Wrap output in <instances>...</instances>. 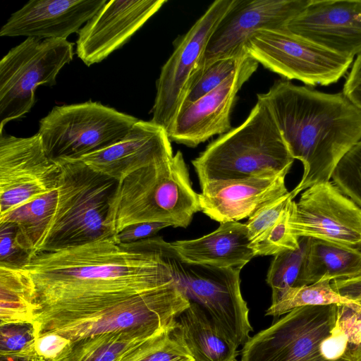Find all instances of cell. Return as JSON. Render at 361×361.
Returning <instances> with one entry per match:
<instances>
[{"instance_id": "9", "label": "cell", "mask_w": 361, "mask_h": 361, "mask_svg": "<svg viewBox=\"0 0 361 361\" xmlns=\"http://www.w3.org/2000/svg\"><path fill=\"white\" fill-rule=\"evenodd\" d=\"M338 305L292 310L250 338L243 348L241 361H330L323 343L336 326Z\"/></svg>"}, {"instance_id": "23", "label": "cell", "mask_w": 361, "mask_h": 361, "mask_svg": "<svg viewBox=\"0 0 361 361\" xmlns=\"http://www.w3.org/2000/svg\"><path fill=\"white\" fill-rule=\"evenodd\" d=\"M176 325L194 361H235L238 346L199 305L190 303Z\"/></svg>"}, {"instance_id": "19", "label": "cell", "mask_w": 361, "mask_h": 361, "mask_svg": "<svg viewBox=\"0 0 361 361\" xmlns=\"http://www.w3.org/2000/svg\"><path fill=\"white\" fill-rule=\"evenodd\" d=\"M106 0H30L13 13L0 30L1 37L25 36L66 39L78 33Z\"/></svg>"}, {"instance_id": "33", "label": "cell", "mask_w": 361, "mask_h": 361, "mask_svg": "<svg viewBox=\"0 0 361 361\" xmlns=\"http://www.w3.org/2000/svg\"><path fill=\"white\" fill-rule=\"evenodd\" d=\"M331 179L361 207V140L341 159Z\"/></svg>"}, {"instance_id": "35", "label": "cell", "mask_w": 361, "mask_h": 361, "mask_svg": "<svg viewBox=\"0 0 361 361\" xmlns=\"http://www.w3.org/2000/svg\"><path fill=\"white\" fill-rule=\"evenodd\" d=\"M292 200L293 199L289 192L264 205L249 217L246 225L251 243L259 238L279 220Z\"/></svg>"}, {"instance_id": "12", "label": "cell", "mask_w": 361, "mask_h": 361, "mask_svg": "<svg viewBox=\"0 0 361 361\" xmlns=\"http://www.w3.org/2000/svg\"><path fill=\"white\" fill-rule=\"evenodd\" d=\"M233 1L212 2L179 41L161 68L151 121L164 129L167 135L190 87L208 42Z\"/></svg>"}, {"instance_id": "38", "label": "cell", "mask_w": 361, "mask_h": 361, "mask_svg": "<svg viewBox=\"0 0 361 361\" xmlns=\"http://www.w3.org/2000/svg\"><path fill=\"white\" fill-rule=\"evenodd\" d=\"M170 226L161 222H145L130 225L122 231L113 236L118 243H131L142 239L148 238L159 231Z\"/></svg>"}, {"instance_id": "8", "label": "cell", "mask_w": 361, "mask_h": 361, "mask_svg": "<svg viewBox=\"0 0 361 361\" xmlns=\"http://www.w3.org/2000/svg\"><path fill=\"white\" fill-rule=\"evenodd\" d=\"M67 39L27 37L0 61V133L11 121L28 113L38 86H53L61 69L73 59Z\"/></svg>"}, {"instance_id": "16", "label": "cell", "mask_w": 361, "mask_h": 361, "mask_svg": "<svg viewBox=\"0 0 361 361\" xmlns=\"http://www.w3.org/2000/svg\"><path fill=\"white\" fill-rule=\"evenodd\" d=\"M258 65L248 54L237 71L218 87L194 102L182 105L168 134L170 140L195 147L215 135L230 131L237 93Z\"/></svg>"}, {"instance_id": "28", "label": "cell", "mask_w": 361, "mask_h": 361, "mask_svg": "<svg viewBox=\"0 0 361 361\" xmlns=\"http://www.w3.org/2000/svg\"><path fill=\"white\" fill-rule=\"evenodd\" d=\"M308 238L299 239L300 246L274 256L269 266L267 283L271 288V304L276 302L290 288L305 286L303 271Z\"/></svg>"}, {"instance_id": "3", "label": "cell", "mask_w": 361, "mask_h": 361, "mask_svg": "<svg viewBox=\"0 0 361 361\" xmlns=\"http://www.w3.org/2000/svg\"><path fill=\"white\" fill-rule=\"evenodd\" d=\"M201 211L182 153L142 168L118 181L106 224L113 235L139 223L186 228Z\"/></svg>"}, {"instance_id": "4", "label": "cell", "mask_w": 361, "mask_h": 361, "mask_svg": "<svg viewBox=\"0 0 361 361\" xmlns=\"http://www.w3.org/2000/svg\"><path fill=\"white\" fill-rule=\"evenodd\" d=\"M294 160L269 109L257 99L243 123L209 144L192 164L202 186L288 173Z\"/></svg>"}, {"instance_id": "30", "label": "cell", "mask_w": 361, "mask_h": 361, "mask_svg": "<svg viewBox=\"0 0 361 361\" xmlns=\"http://www.w3.org/2000/svg\"><path fill=\"white\" fill-rule=\"evenodd\" d=\"M289 207L290 204L274 225L251 243V247L255 256H275L299 247L300 238L291 232L289 226Z\"/></svg>"}, {"instance_id": "39", "label": "cell", "mask_w": 361, "mask_h": 361, "mask_svg": "<svg viewBox=\"0 0 361 361\" xmlns=\"http://www.w3.org/2000/svg\"><path fill=\"white\" fill-rule=\"evenodd\" d=\"M342 92L361 110V54L353 63Z\"/></svg>"}, {"instance_id": "24", "label": "cell", "mask_w": 361, "mask_h": 361, "mask_svg": "<svg viewBox=\"0 0 361 361\" xmlns=\"http://www.w3.org/2000/svg\"><path fill=\"white\" fill-rule=\"evenodd\" d=\"M168 329L143 326L88 337L73 343L68 353L56 361H122Z\"/></svg>"}, {"instance_id": "31", "label": "cell", "mask_w": 361, "mask_h": 361, "mask_svg": "<svg viewBox=\"0 0 361 361\" xmlns=\"http://www.w3.org/2000/svg\"><path fill=\"white\" fill-rule=\"evenodd\" d=\"M0 327L1 358H14L23 361L41 360L35 351L36 338L30 325L10 324Z\"/></svg>"}, {"instance_id": "18", "label": "cell", "mask_w": 361, "mask_h": 361, "mask_svg": "<svg viewBox=\"0 0 361 361\" xmlns=\"http://www.w3.org/2000/svg\"><path fill=\"white\" fill-rule=\"evenodd\" d=\"M286 29L353 59L361 54V0H310Z\"/></svg>"}, {"instance_id": "27", "label": "cell", "mask_w": 361, "mask_h": 361, "mask_svg": "<svg viewBox=\"0 0 361 361\" xmlns=\"http://www.w3.org/2000/svg\"><path fill=\"white\" fill-rule=\"evenodd\" d=\"M355 302L337 293L330 280H320L311 284L290 288L279 300L271 304L267 315L279 316L303 306L341 305Z\"/></svg>"}, {"instance_id": "1", "label": "cell", "mask_w": 361, "mask_h": 361, "mask_svg": "<svg viewBox=\"0 0 361 361\" xmlns=\"http://www.w3.org/2000/svg\"><path fill=\"white\" fill-rule=\"evenodd\" d=\"M161 237L118 243L114 237L33 255L30 274L39 309L35 338L76 317L97 312L173 281Z\"/></svg>"}, {"instance_id": "13", "label": "cell", "mask_w": 361, "mask_h": 361, "mask_svg": "<svg viewBox=\"0 0 361 361\" xmlns=\"http://www.w3.org/2000/svg\"><path fill=\"white\" fill-rule=\"evenodd\" d=\"M289 226L299 238L361 248V207L332 181L314 184L289 207Z\"/></svg>"}, {"instance_id": "10", "label": "cell", "mask_w": 361, "mask_h": 361, "mask_svg": "<svg viewBox=\"0 0 361 361\" xmlns=\"http://www.w3.org/2000/svg\"><path fill=\"white\" fill-rule=\"evenodd\" d=\"M247 52L259 63L285 80L306 86L337 82L353 59L334 53L285 29L257 32L246 44Z\"/></svg>"}, {"instance_id": "36", "label": "cell", "mask_w": 361, "mask_h": 361, "mask_svg": "<svg viewBox=\"0 0 361 361\" xmlns=\"http://www.w3.org/2000/svg\"><path fill=\"white\" fill-rule=\"evenodd\" d=\"M30 259L29 253L17 243L16 226L0 223V264L23 267Z\"/></svg>"}, {"instance_id": "41", "label": "cell", "mask_w": 361, "mask_h": 361, "mask_svg": "<svg viewBox=\"0 0 361 361\" xmlns=\"http://www.w3.org/2000/svg\"><path fill=\"white\" fill-rule=\"evenodd\" d=\"M2 361H23L21 360L18 359H14V358H1Z\"/></svg>"}, {"instance_id": "5", "label": "cell", "mask_w": 361, "mask_h": 361, "mask_svg": "<svg viewBox=\"0 0 361 361\" xmlns=\"http://www.w3.org/2000/svg\"><path fill=\"white\" fill-rule=\"evenodd\" d=\"M61 166L54 213L35 255L114 236L106 221L118 181L80 161Z\"/></svg>"}, {"instance_id": "21", "label": "cell", "mask_w": 361, "mask_h": 361, "mask_svg": "<svg viewBox=\"0 0 361 361\" xmlns=\"http://www.w3.org/2000/svg\"><path fill=\"white\" fill-rule=\"evenodd\" d=\"M283 173L270 178L220 180L201 186V211L221 223L249 218L258 209L288 194Z\"/></svg>"}, {"instance_id": "34", "label": "cell", "mask_w": 361, "mask_h": 361, "mask_svg": "<svg viewBox=\"0 0 361 361\" xmlns=\"http://www.w3.org/2000/svg\"><path fill=\"white\" fill-rule=\"evenodd\" d=\"M336 322L347 338L348 357L351 360L361 354V305H338Z\"/></svg>"}, {"instance_id": "25", "label": "cell", "mask_w": 361, "mask_h": 361, "mask_svg": "<svg viewBox=\"0 0 361 361\" xmlns=\"http://www.w3.org/2000/svg\"><path fill=\"white\" fill-rule=\"evenodd\" d=\"M361 276V248L308 238L303 284L320 280H343Z\"/></svg>"}, {"instance_id": "26", "label": "cell", "mask_w": 361, "mask_h": 361, "mask_svg": "<svg viewBox=\"0 0 361 361\" xmlns=\"http://www.w3.org/2000/svg\"><path fill=\"white\" fill-rule=\"evenodd\" d=\"M38 309L36 287L29 271L0 264V326H32Z\"/></svg>"}, {"instance_id": "29", "label": "cell", "mask_w": 361, "mask_h": 361, "mask_svg": "<svg viewBox=\"0 0 361 361\" xmlns=\"http://www.w3.org/2000/svg\"><path fill=\"white\" fill-rule=\"evenodd\" d=\"M122 361H194L176 322L171 329L144 344Z\"/></svg>"}, {"instance_id": "40", "label": "cell", "mask_w": 361, "mask_h": 361, "mask_svg": "<svg viewBox=\"0 0 361 361\" xmlns=\"http://www.w3.org/2000/svg\"><path fill=\"white\" fill-rule=\"evenodd\" d=\"M333 288L341 295L361 305V276L331 281Z\"/></svg>"}, {"instance_id": "11", "label": "cell", "mask_w": 361, "mask_h": 361, "mask_svg": "<svg viewBox=\"0 0 361 361\" xmlns=\"http://www.w3.org/2000/svg\"><path fill=\"white\" fill-rule=\"evenodd\" d=\"M189 305L174 281L97 312L66 322L49 332L59 334L74 343L102 334L138 327L168 329L175 325L178 316Z\"/></svg>"}, {"instance_id": "15", "label": "cell", "mask_w": 361, "mask_h": 361, "mask_svg": "<svg viewBox=\"0 0 361 361\" xmlns=\"http://www.w3.org/2000/svg\"><path fill=\"white\" fill-rule=\"evenodd\" d=\"M310 0H233L212 33L192 83L213 62L247 54L246 44L257 32L285 29ZM191 86V85H190Z\"/></svg>"}, {"instance_id": "14", "label": "cell", "mask_w": 361, "mask_h": 361, "mask_svg": "<svg viewBox=\"0 0 361 361\" xmlns=\"http://www.w3.org/2000/svg\"><path fill=\"white\" fill-rule=\"evenodd\" d=\"M61 166L47 155L38 133H0V216L56 189Z\"/></svg>"}, {"instance_id": "43", "label": "cell", "mask_w": 361, "mask_h": 361, "mask_svg": "<svg viewBox=\"0 0 361 361\" xmlns=\"http://www.w3.org/2000/svg\"><path fill=\"white\" fill-rule=\"evenodd\" d=\"M39 361H42V360H39Z\"/></svg>"}, {"instance_id": "42", "label": "cell", "mask_w": 361, "mask_h": 361, "mask_svg": "<svg viewBox=\"0 0 361 361\" xmlns=\"http://www.w3.org/2000/svg\"><path fill=\"white\" fill-rule=\"evenodd\" d=\"M350 361H361V354L353 358Z\"/></svg>"}, {"instance_id": "37", "label": "cell", "mask_w": 361, "mask_h": 361, "mask_svg": "<svg viewBox=\"0 0 361 361\" xmlns=\"http://www.w3.org/2000/svg\"><path fill=\"white\" fill-rule=\"evenodd\" d=\"M73 342L54 332L40 335L35 340V348L42 361H56L68 353Z\"/></svg>"}, {"instance_id": "7", "label": "cell", "mask_w": 361, "mask_h": 361, "mask_svg": "<svg viewBox=\"0 0 361 361\" xmlns=\"http://www.w3.org/2000/svg\"><path fill=\"white\" fill-rule=\"evenodd\" d=\"M174 281L190 303L199 305L237 346L250 339L249 309L240 291L241 269L220 268L184 260L166 246Z\"/></svg>"}, {"instance_id": "22", "label": "cell", "mask_w": 361, "mask_h": 361, "mask_svg": "<svg viewBox=\"0 0 361 361\" xmlns=\"http://www.w3.org/2000/svg\"><path fill=\"white\" fill-rule=\"evenodd\" d=\"M172 247L185 261L220 268H242L255 255L246 224L221 223L214 231L192 240H176Z\"/></svg>"}, {"instance_id": "6", "label": "cell", "mask_w": 361, "mask_h": 361, "mask_svg": "<svg viewBox=\"0 0 361 361\" xmlns=\"http://www.w3.org/2000/svg\"><path fill=\"white\" fill-rule=\"evenodd\" d=\"M138 120L88 101L54 106L39 121L37 133L48 157L61 166L120 142Z\"/></svg>"}, {"instance_id": "17", "label": "cell", "mask_w": 361, "mask_h": 361, "mask_svg": "<svg viewBox=\"0 0 361 361\" xmlns=\"http://www.w3.org/2000/svg\"><path fill=\"white\" fill-rule=\"evenodd\" d=\"M166 0L107 1L78 33L76 54L87 66L123 47Z\"/></svg>"}, {"instance_id": "20", "label": "cell", "mask_w": 361, "mask_h": 361, "mask_svg": "<svg viewBox=\"0 0 361 361\" xmlns=\"http://www.w3.org/2000/svg\"><path fill=\"white\" fill-rule=\"evenodd\" d=\"M166 132L151 121L138 120L120 142L83 157L80 161L117 181L151 164L173 156Z\"/></svg>"}, {"instance_id": "32", "label": "cell", "mask_w": 361, "mask_h": 361, "mask_svg": "<svg viewBox=\"0 0 361 361\" xmlns=\"http://www.w3.org/2000/svg\"><path fill=\"white\" fill-rule=\"evenodd\" d=\"M248 54L217 60L208 66L191 85L182 105L194 102L234 73Z\"/></svg>"}, {"instance_id": "2", "label": "cell", "mask_w": 361, "mask_h": 361, "mask_svg": "<svg viewBox=\"0 0 361 361\" xmlns=\"http://www.w3.org/2000/svg\"><path fill=\"white\" fill-rule=\"evenodd\" d=\"M257 99L269 109L292 157L302 164L293 199L330 180L341 159L361 140V110L343 92L326 93L283 79Z\"/></svg>"}]
</instances>
